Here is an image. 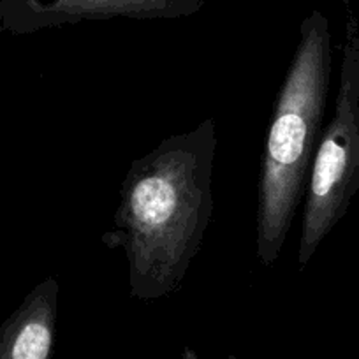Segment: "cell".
<instances>
[{
  "instance_id": "6da1fadb",
  "label": "cell",
  "mask_w": 359,
  "mask_h": 359,
  "mask_svg": "<svg viewBox=\"0 0 359 359\" xmlns=\"http://www.w3.org/2000/svg\"><path fill=\"white\" fill-rule=\"evenodd\" d=\"M217 143L215 120L206 118L130 164L113 229L102 234L126 254L130 298H164L184 284L212 220Z\"/></svg>"
},
{
  "instance_id": "7a4b0ae2",
  "label": "cell",
  "mask_w": 359,
  "mask_h": 359,
  "mask_svg": "<svg viewBox=\"0 0 359 359\" xmlns=\"http://www.w3.org/2000/svg\"><path fill=\"white\" fill-rule=\"evenodd\" d=\"M333 50L330 22L312 11L299 25V43L277 95L259 176L257 257L273 266L309 185L323 134Z\"/></svg>"
},
{
  "instance_id": "3957f363",
  "label": "cell",
  "mask_w": 359,
  "mask_h": 359,
  "mask_svg": "<svg viewBox=\"0 0 359 359\" xmlns=\"http://www.w3.org/2000/svg\"><path fill=\"white\" fill-rule=\"evenodd\" d=\"M305 192L299 269L359 194V25L352 11L347 13L334 115L320 134Z\"/></svg>"
},
{
  "instance_id": "277c9868",
  "label": "cell",
  "mask_w": 359,
  "mask_h": 359,
  "mask_svg": "<svg viewBox=\"0 0 359 359\" xmlns=\"http://www.w3.org/2000/svg\"><path fill=\"white\" fill-rule=\"evenodd\" d=\"M206 0H0V27L34 34L85 20H176L203 9Z\"/></svg>"
},
{
  "instance_id": "5b68a950",
  "label": "cell",
  "mask_w": 359,
  "mask_h": 359,
  "mask_svg": "<svg viewBox=\"0 0 359 359\" xmlns=\"http://www.w3.org/2000/svg\"><path fill=\"white\" fill-rule=\"evenodd\" d=\"M57 312L58 282L48 277L0 327V359H50Z\"/></svg>"
},
{
  "instance_id": "8992f818",
  "label": "cell",
  "mask_w": 359,
  "mask_h": 359,
  "mask_svg": "<svg viewBox=\"0 0 359 359\" xmlns=\"http://www.w3.org/2000/svg\"><path fill=\"white\" fill-rule=\"evenodd\" d=\"M227 359H236V358H233V355H231V358H227Z\"/></svg>"
}]
</instances>
